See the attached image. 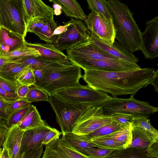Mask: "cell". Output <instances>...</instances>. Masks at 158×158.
I'll return each instance as SVG.
<instances>
[{
    "mask_svg": "<svg viewBox=\"0 0 158 158\" xmlns=\"http://www.w3.org/2000/svg\"><path fill=\"white\" fill-rule=\"evenodd\" d=\"M82 78L91 87L110 94L113 97L130 94L134 96L150 84L155 71L145 68L121 71L84 69Z\"/></svg>",
    "mask_w": 158,
    "mask_h": 158,
    "instance_id": "1",
    "label": "cell"
},
{
    "mask_svg": "<svg viewBox=\"0 0 158 158\" xmlns=\"http://www.w3.org/2000/svg\"><path fill=\"white\" fill-rule=\"evenodd\" d=\"M115 30V39L132 52L140 50L142 32L127 5L118 0H106Z\"/></svg>",
    "mask_w": 158,
    "mask_h": 158,
    "instance_id": "2",
    "label": "cell"
},
{
    "mask_svg": "<svg viewBox=\"0 0 158 158\" xmlns=\"http://www.w3.org/2000/svg\"><path fill=\"white\" fill-rule=\"evenodd\" d=\"M63 100L74 105L84 104L91 107L101 106L111 97L106 93L79 83L54 94Z\"/></svg>",
    "mask_w": 158,
    "mask_h": 158,
    "instance_id": "3",
    "label": "cell"
},
{
    "mask_svg": "<svg viewBox=\"0 0 158 158\" xmlns=\"http://www.w3.org/2000/svg\"><path fill=\"white\" fill-rule=\"evenodd\" d=\"M23 0H0V26L25 39L27 32Z\"/></svg>",
    "mask_w": 158,
    "mask_h": 158,
    "instance_id": "4",
    "label": "cell"
},
{
    "mask_svg": "<svg viewBox=\"0 0 158 158\" xmlns=\"http://www.w3.org/2000/svg\"><path fill=\"white\" fill-rule=\"evenodd\" d=\"M131 95L128 98L111 97L101 106L104 114L110 116L115 113L128 114L136 117H148L156 112V107L148 102L136 99Z\"/></svg>",
    "mask_w": 158,
    "mask_h": 158,
    "instance_id": "5",
    "label": "cell"
},
{
    "mask_svg": "<svg viewBox=\"0 0 158 158\" xmlns=\"http://www.w3.org/2000/svg\"><path fill=\"white\" fill-rule=\"evenodd\" d=\"M49 96V102L55 112L56 121L60 127L62 134L72 132L77 120L88 109L91 107L85 104H70L54 94Z\"/></svg>",
    "mask_w": 158,
    "mask_h": 158,
    "instance_id": "6",
    "label": "cell"
},
{
    "mask_svg": "<svg viewBox=\"0 0 158 158\" xmlns=\"http://www.w3.org/2000/svg\"><path fill=\"white\" fill-rule=\"evenodd\" d=\"M45 79L38 87L49 96L56 91L76 85L82 77L81 68L72 64L59 70L44 72Z\"/></svg>",
    "mask_w": 158,
    "mask_h": 158,
    "instance_id": "7",
    "label": "cell"
},
{
    "mask_svg": "<svg viewBox=\"0 0 158 158\" xmlns=\"http://www.w3.org/2000/svg\"><path fill=\"white\" fill-rule=\"evenodd\" d=\"M84 21L90 37L107 45H113L116 35L113 21L94 12L90 13Z\"/></svg>",
    "mask_w": 158,
    "mask_h": 158,
    "instance_id": "8",
    "label": "cell"
},
{
    "mask_svg": "<svg viewBox=\"0 0 158 158\" xmlns=\"http://www.w3.org/2000/svg\"><path fill=\"white\" fill-rule=\"evenodd\" d=\"M112 121L110 116L104 114L101 106L91 107L77 120L72 133L80 136L86 135Z\"/></svg>",
    "mask_w": 158,
    "mask_h": 158,
    "instance_id": "9",
    "label": "cell"
},
{
    "mask_svg": "<svg viewBox=\"0 0 158 158\" xmlns=\"http://www.w3.org/2000/svg\"><path fill=\"white\" fill-rule=\"evenodd\" d=\"M67 30L58 36L53 44L60 51L67 50L76 44L88 40L89 35L85 23L71 18Z\"/></svg>",
    "mask_w": 158,
    "mask_h": 158,
    "instance_id": "10",
    "label": "cell"
},
{
    "mask_svg": "<svg viewBox=\"0 0 158 158\" xmlns=\"http://www.w3.org/2000/svg\"><path fill=\"white\" fill-rule=\"evenodd\" d=\"M72 64H75L84 69H95L110 71H128L141 68L137 64L122 60H69Z\"/></svg>",
    "mask_w": 158,
    "mask_h": 158,
    "instance_id": "11",
    "label": "cell"
},
{
    "mask_svg": "<svg viewBox=\"0 0 158 158\" xmlns=\"http://www.w3.org/2000/svg\"><path fill=\"white\" fill-rule=\"evenodd\" d=\"M89 37L87 40L77 44L66 50L67 56L69 60L74 59L121 60L102 50L90 41Z\"/></svg>",
    "mask_w": 158,
    "mask_h": 158,
    "instance_id": "12",
    "label": "cell"
},
{
    "mask_svg": "<svg viewBox=\"0 0 158 158\" xmlns=\"http://www.w3.org/2000/svg\"><path fill=\"white\" fill-rule=\"evenodd\" d=\"M42 158H92L71 145L64 134L45 145Z\"/></svg>",
    "mask_w": 158,
    "mask_h": 158,
    "instance_id": "13",
    "label": "cell"
},
{
    "mask_svg": "<svg viewBox=\"0 0 158 158\" xmlns=\"http://www.w3.org/2000/svg\"><path fill=\"white\" fill-rule=\"evenodd\" d=\"M142 32L140 50L147 59L158 57V16L148 20Z\"/></svg>",
    "mask_w": 158,
    "mask_h": 158,
    "instance_id": "14",
    "label": "cell"
},
{
    "mask_svg": "<svg viewBox=\"0 0 158 158\" xmlns=\"http://www.w3.org/2000/svg\"><path fill=\"white\" fill-rule=\"evenodd\" d=\"M52 129L46 122L41 126L25 130L22 139L20 153L23 157L27 153L43 144L46 134Z\"/></svg>",
    "mask_w": 158,
    "mask_h": 158,
    "instance_id": "15",
    "label": "cell"
},
{
    "mask_svg": "<svg viewBox=\"0 0 158 158\" xmlns=\"http://www.w3.org/2000/svg\"><path fill=\"white\" fill-rule=\"evenodd\" d=\"M25 11L26 23L40 18L46 20L54 19L53 9L41 0H23Z\"/></svg>",
    "mask_w": 158,
    "mask_h": 158,
    "instance_id": "16",
    "label": "cell"
},
{
    "mask_svg": "<svg viewBox=\"0 0 158 158\" xmlns=\"http://www.w3.org/2000/svg\"><path fill=\"white\" fill-rule=\"evenodd\" d=\"M26 45L35 48L41 56L48 60L64 65L72 64L67 56L52 44L31 43L26 41Z\"/></svg>",
    "mask_w": 158,
    "mask_h": 158,
    "instance_id": "17",
    "label": "cell"
},
{
    "mask_svg": "<svg viewBox=\"0 0 158 158\" xmlns=\"http://www.w3.org/2000/svg\"><path fill=\"white\" fill-rule=\"evenodd\" d=\"M7 60V63L15 62L25 65H31L32 69H42L43 72L56 71L69 66L48 60L41 56L34 58H16Z\"/></svg>",
    "mask_w": 158,
    "mask_h": 158,
    "instance_id": "18",
    "label": "cell"
},
{
    "mask_svg": "<svg viewBox=\"0 0 158 158\" xmlns=\"http://www.w3.org/2000/svg\"><path fill=\"white\" fill-rule=\"evenodd\" d=\"M25 39L0 26V54L6 53L26 45Z\"/></svg>",
    "mask_w": 158,
    "mask_h": 158,
    "instance_id": "19",
    "label": "cell"
},
{
    "mask_svg": "<svg viewBox=\"0 0 158 158\" xmlns=\"http://www.w3.org/2000/svg\"><path fill=\"white\" fill-rule=\"evenodd\" d=\"M89 40L102 50L120 59L137 64L139 59L131 52L125 48L118 41H115L110 46L97 40L89 35Z\"/></svg>",
    "mask_w": 158,
    "mask_h": 158,
    "instance_id": "20",
    "label": "cell"
},
{
    "mask_svg": "<svg viewBox=\"0 0 158 158\" xmlns=\"http://www.w3.org/2000/svg\"><path fill=\"white\" fill-rule=\"evenodd\" d=\"M24 131L17 125L10 127L3 146L7 149L10 158H23L20 153L22 137Z\"/></svg>",
    "mask_w": 158,
    "mask_h": 158,
    "instance_id": "21",
    "label": "cell"
},
{
    "mask_svg": "<svg viewBox=\"0 0 158 158\" xmlns=\"http://www.w3.org/2000/svg\"><path fill=\"white\" fill-rule=\"evenodd\" d=\"M132 133L131 142L128 148H134L141 150H147L156 141L154 138L150 133L141 127H132Z\"/></svg>",
    "mask_w": 158,
    "mask_h": 158,
    "instance_id": "22",
    "label": "cell"
},
{
    "mask_svg": "<svg viewBox=\"0 0 158 158\" xmlns=\"http://www.w3.org/2000/svg\"><path fill=\"white\" fill-rule=\"evenodd\" d=\"M49 1L60 6L65 15L71 18L85 20L87 18L81 5L76 0H49Z\"/></svg>",
    "mask_w": 158,
    "mask_h": 158,
    "instance_id": "23",
    "label": "cell"
},
{
    "mask_svg": "<svg viewBox=\"0 0 158 158\" xmlns=\"http://www.w3.org/2000/svg\"><path fill=\"white\" fill-rule=\"evenodd\" d=\"M46 123L41 118L35 106L31 105L23 118L16 125L25 131L44 125Z\"/></svg>",
    "mask_w": 158,
    "mask_h": 158,
    "instance_id": "24",
    "label": "cell"
},
{
    "mask_svg": "<svg viewBox=\"0 0 158 158\" xmlns=\"http://www.w3.org/2000/svg\"><path fill=\"white\" fill-rule=\"evenodd\" d=\"M132 128L131 125H122L120 129L118 131L100 138H109L118 142L123 144L126 149L131 142Z\"/></svg>",
    "mask_w": 158,
    "mask_h": 158,
    "instance_id": "25",
    "label": "cell"
},
{
    "mask_svg": "<svg viewBox=\"0 0 158 158\" xmlns=\"http://www.w3.org/2000/svg\"><path fill=\"white\" fill-rule=\"evenodd\" d=\"M40 56H41L40 55L38 50L26 45L10 52L0 54V56L7 60L16 58H34Z\"/></svg>",
    "mask_w": 158,
    "mask_h": 158,
    "instance_id": "26",
    "label": "cell"
},
{
    "mask_svg": "<svg viewBox=\"0 0 158 158\" xmlns=\"http://www.w3.org/2000/svg\"><path fill=\"white\" fill-rule=\"evenodd\" d=\"M121 126L120 124L113 121L111 123L102 126L88 135L79 136L84 139L90 141L116 132L120 129Z\"/></svg>",
    "mask_w": 158,
    "mask_h": 158,
    "instance_id": "27",
    "label": "cell"
},
{
    "mask_svg": "<svg viewBox=\"0 0 158 158\" xmlns=\"http://www.w3.org/2000/svg\"><path fill=\"white\" fill-rule=\"evenodd\" d=\"M26 66L15 62H8L0 67V77L17 82L16 77Z\"/></svg>",
    "mask_w": 158,
    "mask_h": 158,
    "instance_id": "28",
    "label": "cell"
},
{
    "mask_svg": "<svg viewBox=\"0 0 158 158\" xmlns=\"http://www.w3.org/2000/svg\"><path fill=\"white\" fill-rule=\"evenodd\" d=\"M57 27L54 19L47 20L42 27L34 31L33 33L46 43L53 44L52 35Z\"/></svg>",
    "mask_w": 158,
    "mask_h": 158,
    "instance_id": "29",
    "label": "cell"
},
{
    "mask_svg": "<svg viewBox=\"0 0 158 158\" xmlns=\"http://www.w3.org/2000/svg\"><path fill=\"white\" fill-rule=\"evenodd\" d=\"M147 150L130 148L116 150L110 158H154L147 155Z\"/></svg>",
    "mask_w": 158,
    "mask_h": 158,
    "instance_id": "30",
    "label": "cell"
},
{
    "mask_svg": "<svg viewBox=\"0 0 158 158\" xmlns=\"http://www.w3.org/2000/svg\"><path fill=\"white\" fill-rule=\"evenodd\" d=\"M66 139L73 146L81 151L84 152L86 149L94 148L96 146L91 142L84 139L72 132L63 134Z\"/></svg>",
    "mask_w": 158,
    "mask_h": 158,
    "instance_id": "31",
    "label": "cell"
},
{
    "mask_svg": "<svg viewBox=\"0 0 158 158\" xmlns=\"http://www.w3.org/2000/svg\"><path fill=\"white\" fill-rule=\"evenodd\" d=\"M16 79L19 85L30 87L35 85L36 80L33 74L32 67L27 65L17 76Z\"/></svg>",
    "mask_w": 158,
    "mask_h": 158,
    "instance_id": "32",
    "label": "cell"
},
{
    "mask_svg": "<svg viewBox=\"0 0 158 158\" xmlns=\"http://www.w3.org/2000/svg\"><path fill=\"white\" fill-rule=\"evenodd\" d=\"M89 9L91 12L104 15L108 20L113 21L112 16L106 4V0H87Z\"/></svg>",
    "mask_w": 158,
    "mask_h": 158,
    "instance_id": "33",
    "label": "cell"
},
{
    "mask_svg": "<svg viewBox=\"0 0 158 158\" xmlns=\"http://www.w3.org/2000/svg\"><path fill=\"white\" fill-rule=\"evenodd\" d=\"M28 102H32L39 101L49 102L48 94L44 90L36 86H30L28 93L24 98Z\"/></svg>",
    "mask_w": 158,
    "mask_h": 158,
    "instance_id": "34",
    "label": "cell"
},
{
    "mask_svg": "<svg viewBox=\"0 0 158 158\" xmlns=\"http://www.w3.org/2000/svg\"><path fill=\"white\" fill-rule=\"evenodd\" d=\"M97 147L108 149L119 150L125 149L121 143L109 138H99L90 141Z\"/></svg>",
    "mask_w": 158,
    "mask_h": 158,
    "instance_id": "35",
    "label": "cell"
},
{
    "mask_svg": "<svg viewBox=\"0 0 158 158\" xmlns=\"http://www.w3.org/2000/svg\"><path fill=\"white\" fill-rule=\"evenodd\" d=\"M132 127H140L150 133L156 141L158 139V131L151 125L150 120L144 117H135L131 123Z\"/></svg>",
    "mask_w": 158,
    "mask_h": 158,
    "instance_id": "36",
    "label": "cell"
},
{
    "mask_svg": "<svg viewBox=\"0 0 158 158\" xmlns=\"http://www.w3.org/2000/svg\"><path fill=\"white\" fill-rule=\"evenodd\" d=\"M30 106L19 109L10 113L6 123L7 126L10 128L16 125L23 118L29 110Z\"/></svg>",
    "mask_w": 158,
    "mask_h": 158,
    "instance_id": "37",
    "label": "cell"
},
{
    "mask_svg": "<svg viewBox=\"0 0 158 158\" xmlns=\"http://www.w3.org/2000/svg\"><path fill=\"white\" fill-rule=\"evenodd\" d=\"M92 148L86 149L84 152L92 158L111 157L115 150L102 148Z\"/></svg>",
    "mask_w": 158,
    "mask_h": 158,
    "instance_id": "38",
    "label": "cell"
},
{
    "mask_svg": "<svg viewBox=\"0 0 158 158\" xmlns=\"http://www.w3.org/2000/svg\"><path fill=\"white\" fill-rule=\"evenodd\" d=\"M112 121L121 125H131L135 117L132 115L121 113H115L110 116Z\"/></svg>",
    "mask_w": 158,
    "mask_h": 158,
    "instance_id": "39",
    "label": "cell"
},
{
    "mask_svg": "<svg viewBox=\"0 0 158 158\" xmlns=\"http://www.w3.org/2000/svg\"><path fill=\"white\" fill-rule=\"evenodd\" d=\"M19 85L16 81L0 77V87L6 91L17 93V89Z\"/></svg>",
    "mask_w": 158,
    "mask_h": 158,
    "instance_id": "40",
    "label": "cell"
},
{
    "mask_svg": "<svg viewBox=\"0 0 158 158\" xmlns=\"http://www.w3.org/2000/svg\"><path fill=\"white\" fill-rule=\"evenodd\" d=\"M47 21V20L38 18L31 20L27 25V32L33 33L35 30L40 28L44 26Z\"/></svg>",
    "mask_w": 158,
    "mask_h": 158,
    "instance_id": "41",
    "label": "cell"
},
{
    "mask_svg": "<svg viewBox=\"0 0 158 158\" xmlns=\"http://www.w3.org/2000/svg\"><path fill=\"white\" fill-rule=\"evenodd\" d=\"M31 104V102H28L25 98L20 99L12 102L6 112L10 114L13 111L30 106Z\"/></svg>",
    "mask_w": 158,
    "mask_h": 158,
    "instance_id": "42",
    "label": "cell"
},
{
    "mask_svg": "<svg viewBox=\"0 0 158 158\" xmlns=\"http://www.w3.org/2000/svg\"><path fill=\"white\" fill-rule=\"evenodd\" d=\"M62 134V132L59 131L55 128H52L45 135L43 141V144L45 145L52 140L59 138V137Z\"/></svg>",
    "mask_w": 158,
    "mask_h": 158,
    "instance_id": "43",
    "label": "cell"
},
{
    "mask_svg": "<svg viewBox=\"0 0 158 158\" xmlns=\"http://www.w3.org/2000/svg\"><path fill=\"white\" fill-rule=\"evenodd\" d=\"M0 97L6 101L10 102L20 99L17 93H14L6 91L0 87Z\"/></svg>",
    "mask_w": 158,
    "mask_h": 158,
    "instance_id": "44",
    "label": "cell"
},
{
    "mask_svg": "<svg viewBox=\"0 0 158 158\" xmlns=\"http://www.w3.org/2000/svg\"><path fill=\"white\" fill-rule=\"evenodd\" d=\"M10 127L6 125L4 120L0 118V146H2L6 139V135Z\"/></svg>",
    "mask_w": 158,
    "mask_h": 158,
    "instance_id": "45",
    "label": "cell"
},
{
    "mask_svg": "<svg viewBox=\"0 0 158 158\" xmlns=\"http://www.w3.org/2000/svg\"><path fill=\"white\" fill-rule=\"evenodd\" d=\"M70 23L71 21L70 20L65 23L64 25L58 26L55 29L52 35L53 44L56 40L58 36L64 33L67 30L68 26Z\"/></svg>",
    "mask_w": 158,
    "mask_h": 158,
    "instance_id": "46",
    "label": "cell"
},
{
    "mask_svg": "<svg viewBox=\"0 0 158 158\" xmlns=\"http://www.w3.org/2000/svg\"><path fill=\"white\" fill-rule=\"evenodd\" d=\"M43 144L31 151L25 153L23 158H40L44 152Z\"/></svg>",
    "mask_w": 158,
    "mask_h": 158,
    "instance_id": "47",
    "label": "cell"
},
{
    "mask_svg": "<svg viewBox=\"0 0 158 158\" xmlns=\"http://www.w3.org/2000/svg\"><path fill=\"white\" fill-rule=\"evenodd\" d=\"M32 71L36 80L35 86H38L44 81L45 76L42 69H32Z\"/></svg>",
    "mask_w": 158,
    "mask_h": 158,
    "instance_id": "48",
    "label": "cell"
},
{
    "mask_svg": "<svg viewBox=\"0 0 158 158\" xmlns=\"http://www.w3.org/2000/svg\"><path fill=\"white\" fill-rule=\"evenodd\" d=\"M30 87L24 85H19L17 88V94L20 99L25 98L28 92Z\"/></svg>",
    "mask_w": 158,
    "mask_h": 158,
    "instance_id": "49",
    "label": "cell"
},
{
    "mask_svg": "<svg viewBox=\"0 0 158 158\" xmlns=\"http://www.w3.org/2000/svg\"><path fill=\"white\" fill-rule=\"evenodd\" d=\"M157 65L158 68L152 75L150 82V84L153 85L156 92H158V64Z\"/></svg>",
    "mask_w": 158,
    "mask_h": 158,
    "instance_id": "50",
    "label": "cell"
},
{
    "mask_svg": "<svg viewBox=\"0 0 158 158\" xmlns=\"http://www.w3.org/2000/svg\"><path fill=\"white\" fill-rule=\"evenodd\" d=\"M12 102H8L0 97V109L7 111Z\"/></svg>",
    "mask_w": 158,
    "mask_h": 158,
    "instance_id": "51",
    "label": "cell"
},
{
    "mask_svg": "<svg viewBox=\"0 0 158 158\" xmlns=\"http://www.w3.org/2000/svg\"><path fill=\"white\" fill-rule=\"evenodd\" d=\"M53 7L54 8V15L57 16L61 14V7L60 6L57 4H53Z\"/></svg>",
    "mask_w": 158,
    "mask_h": 158,
    "instance_id": "52",
    "label": "cell"
},
{
    "mask_svg": "<svg viewBox=\"0 0 158 158\" xmlns=\"http://www.w3.org/2000/svg\"><path fill=\"white\" fill-rule=\"evenodd\" d=\"M0 158H10L8 151L4 146H3V148H0Z\"/></svg>",
    "mask_w": 158,
    "mask_h": 158,
    "instance_id": "53",
    "label": "cell"
},
{
    "mask_svg": "<svg viewBox=\"0 0 158 158\" xmlns=\"http://www.w3.org/2000/svg\"><path fill=\"white\" fill-rule=\"evenodd\" d=\"M9 115V114L6 111L0 109V118L6 120Z\"/></svg>",
    "mask_w": 158,
    "mask_h": 158,
    "instance_id": "54",
    "label": "cell"
},
{
    "mask_svg": "<svg viewBox=\"0 0 158 158\" xmlns=\"http://www.w3.org/2000/svg\"><path fill=\"white\" fill-rule=\"evenodd\" d=\"M7 60L3 57L0 56V67L3 66L5 64L7 63Z\"/></svg>",
    "mask_w": 158,
    "mask_h": 158,
    "instance_id": "55",
    "label": "cell"
},
{
    "mask_svg": "<svg viewBox=\"0 0 158 158\" xmlns=\"http://www.w3.org/2000/svg\"><path fill=\"white\" fill-rule=\"evenodd\" d=\"M156 112L157 111H158V107H156Z\"/></svg>",
    "mask_w": 158,
    "mask_h": 158,
    "instance_id": "56",
    "label": "cell"
}]
</instances>
